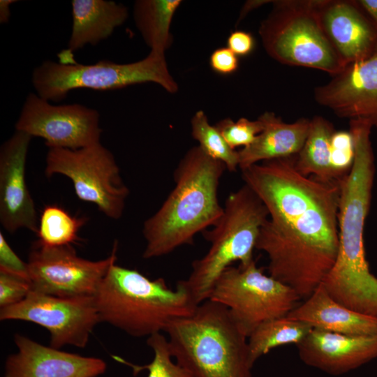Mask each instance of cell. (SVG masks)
Here are the masks:
<instances>
[{
    "instance_id": "obj_25",
    "label": "cell",
    "mask_w": 377,
    "mask_h": 377,
    "mask_svg": "<svg viewBox=\"0 0 377 377\" xmlns=\"http://www.w3.org/2000/svg\"><path fill=\"white\" fill-rule=\"evenodd\" d=\"M86 222L85 217H76L59 205H47L38 220L37 241L47 246L71 245L80 239L77 233Z\"/></svg>"
},
{
    "instance_id": "obj_20",
    "label": "cell",
    "mask_w": 377,
    "mask_h": 377,
    "mask_svg": "<svg viewBox=\"0 0 377 377\" xmlns=\"http://www.w3.org/2000/svg\"><path fill=\"white\" fill-rule=\"evenodd\" d=\"M258 119L263 123V131L250 145L238 151L241 170L265 161L297 155L306 139L311 121L301 118L286 123L270 112L263 113Z\"/></svg>"
},
{
    "instance_id": "obj_19",
    "label": "cell",
    "mask_w": 377,
    "mask_h": 377,
    "mask_svg": "<svg viewBox=\"0 0 377 377\" xmlns=\"http://www.w3.org/2000/svg\"><path fill=\"white\" fill-rule=\"evenodd\" d=\"M287 316L307 323L314 329L330 332L348 335L377 334V317L342 305L327 293L323 283Z\"/></svg>"
},
{
    "instance_id": "obj_6",
    "label": "cell",
    "mask_w": 377,
    "mask_h": 377,
    "mask_svg": "<svg viewBox=\"0 0 377 377\" xmlns=\"http://www.w3.org/2000/svg\"><path fill=\"white\" fill-rule=\"evenodd\" d=\"M268 212L246 184L226 199L218 223L202 232L210 247L202 258L192 262L191 271L181 282L195 305L209 300L221 274L235 262L251 263L260 228Z\"/></svg>"
},
{
    "instance_id": "obj_18",
    "label": "cell",
    "mask_w": 377,
    "mask_h": 377,
    "mask_svg": "<svg viewBox=\"0 0 377 377\" xmlns=\"http://www.w3.org/2000/svg\"><path fill=\"white\" fill-rule=\"evenodd\" d=\"M297 347L305 364L339 376L377 358V334L348 335L313 328Z\"/></svg>"
},
{
    "instance_id": "obj_15",
    "label": "cell",
    "mask_w": 377,
    "mask_h": 377,
    "mask_svg": "<svg viewBox=\"0 0 377 377\" xmlns=\"http://www.w3.org/2000/svg\"><path fill=\"white\" fill-rule=\"evenodd\" d=\"M31 137L15 131L0 148V223L10 233L24 228L36 233L38 217L26 181Z\"/></svg>"
},
{
    "instance_id": "obj_29",
    "label": "cell",
    "mask_w": 377,
    "mask_h": 377,
    "mask_svg": "<svg viewBox=\"0 0 377 377\" xmlns=\"http://www.w3.org/2000/svg\"><path fill=\"white\" fill-rule=\"evenodd\" d=\"M354 157V142L350 131H335L331 142V167L337 180L349 172Z\"/></svg>"
},
{
    "instance_id": "obj_35",
    "label": "cell",
    "mask_w": 377,
    "mask_h": 377,
    "mask_svg": "<svg viewBox=\"0 0 377 377\" xmlns=\"http://www.w3.org/2000/svg\"><path fill=\"white\" fill-rule=\"evenodd\" d=\"M357 2L377 26V0H359Z\"/></svg>"
},
{
    "instance_id": "obj_1",
    "label": "cell",
    "mask_w": 377,
    "mask_h": 377,
    "mask_svg": "<svg viewBox=\"0 0 377 377\" xmlns=\"http://www.w3.org/2000/svg\"><path fill=\"white\" fill-rule=\"evenodd\" d=\"M296 156L241 170L269 214L256 249L267 254L268 274L304 300L323 283L337 255L340 187L339 181L301 174Z\"/></svg>"
},
{
    "instance_id": "obj_28",
    "label": "cell",
    "mask_w": 377,
    "mask_h": 377,
    "mask_svg": "<svg viewBox=\"0 0 377 377\" xmlns=\"http://www.w3.org/2000/svg\"><path fill=\"white\" fill-rule=\"evenodd\" d=\"M215 127L228 145L235 150L238 147L250 145L263 129V123L259 119L252 121L245 117L236 121L226 118L219 121Z\"/></svg>"
},
{
    "instance_id": "obj_36",
    "label": "cell",
    "mask_w": 377,
    "mask_h": 377,
    "mask_svg": "<svg viewBox=\"0 0 377 377\" xmlns=\"http://www.w3.org/2000/svg\"><path fill=\"white\" fill-rule=\"evenodd\" d=\"M17 1L13 0H1L0 1V22L6 23L8 22L10 16V6Z\"/></svg>"
},
{
    "instance_id": "obj_24",
    "label": "cell",
    "mask_w": 377,
    "mask_h": 377,
    "mask_svg": "<svg viewBox=\"0 0 377 377\" xmlns=\"http://www.w3.org/2000/svg\"><path fill=\"white\" fill-rule=\"evenodd\" d=\"M313 327L307 323L283 316L267 320L248 337L250 360L254 365L263 355L279 346L302 342Z\"/></svg>"
},
{
    "instance_id": "obj_26",
    "label": "cell",
    "mask_w": 377,
    "mask_h": 377,
    "mask_svg": "<svg viewBox=\"0 0 377 377\" xmlns=\"http://www.w3.org/2000/svg\"><path fill=\"white\" fill-rule=\"evenodd\" d=\"M191 134L199 142V147L209 156L221 161L229 172H235L239 168L238 151L232 149L226 142L220 132L208 121L202 110L197 111L191 121Z\"/></svg>"
},
{
    "instance_id": "obj_7",
    "label": "cell",
    "mask_w": 377,
    "mask_h": 377,
    "mask_svg": "<svg viewBox=\"0 0 377 377\" xmlns=\"http://www.w3.org/2000/svg\"><path fill=\"white\" fill-rule=\"evenodd\" d=\"M259 35L267 53L288 66L320 70L334 76L346 66L328 39L316 0L273 1Z\"/></svg>"
},
{
    "instance_id": "obj_16",
    "label": "cell",
    "mask_w": 377,
    "mask_h": 377,
    "mask_svg": "<svg viewBox=\"0 0 377 377\" xmlns=\"http://www.w3.org/2000/svg\"><path fill=\"white\" fill-rule=\"evenodd\" d=\"M321 25L346 65L377 50V26L357 1L316 0Z\"/></svg>"
},
{
    "instance_id": "obj_21",
    "label": "cell",
    "mask_w": 377,
    "mask_h": 377,
    "mask_svg": "<svg viewBox=\"0 0 377 377\" xmlns=\"http://www.w3.org/2000/svg\"><path fill=\"white\" fill-rule=\"evenodd\" d=\"M73 26L68 48L61 53L68 56L87 44L96 45L109 38L128 17V8L121 3L105 0H73Z\"/></svg>"
},
{
    "instance_id": "obj_9",
    "label": "cell",
    "mask_w": 377,
    "mask_h": 377,
    "mask_svg": "<svg viewBox=\"0 0 377 377\" xmlns=\"http://www.w3.org/2000/svg\"><path fill=\"white\" fill-rule=\"evenodd\" d=\"M209 300L226 306L247 337L263 323L287 316L301 300L290 287L265 274L254 260L228 267Z\"/></svg>"
},
{
    "instance_id": "obj_4",
    "label": "cell",
    "mask_w": 377,
    "mask_h": 377,
    "mask_svg": "<svg viewBox=\"0 0 377 377\" xmlns=\"http://www.w3.org/2000/svg\"><path fill=\"white\" fill-rule=\"evenodd\" d=\"M164 332L172 357L193 377H252L248 337L223 305L207 300Z\"/></svg>"
},
{
    "instance_id": "obj_17",
    "label": "cell",
    "mask_w": 377,
    "mask_h": 377,
    "mask_svg": "<svg viewBox=\"0 0 377 377\" xmlns=\"http://www.w3.org/2000/svg\"><path fill=\"white\" fill-rule=\"evenodd\" d=\"M17 353L7 357L4 377H97L105 373V362L40 344L16 334Z\"/></svg>"
},
{
    "instance_id": "obj_34",
    "label": "cell",
    "mask_w": 377,
    "mask_h": 377,
    "mask_svg": "<svg viewBox=\"0 0 377 377\" xmlns=\"http://www.w3.org/2000/svg\"><path fill=\"white\" fill-rule=\"evenodd\" d=\"M269 2H272V1H268V0L246 1L243 5L240 10L239 16L237 19V23H239L241 20H242L246 17V15L249 14L251 11Z\"/></svg>"
},
{
    "instance_id": "obj_30",
    "label": "cell",
    "mask_w": 377,
    "mask_h": 377,
    "mask_svg": "<svg viewBox=\"0 0 377 377\" xmlns=\"http://www.w3.org/2000/svg\"><path fill=\"white\" fill-rule=\"evenodd\" d=\"M32 290L29 280L0 272V307L16 304Z\"/></svg>"
},
{
    "instance_id": "obj_14",
    "label": "cell",
    "mask_w": 377,
    "mask_h": 377,
    "mask_svg": "<svg viewBox=\"0 0 377 377\" xmlns=\"http://www.w3.org/2000/svg\"><path fill=\"white\" fill-rule=\"evenodd\" d=\"M332 77L314 89L316 101L339 117L365 121L377 129V50Z\"/></svg>"
},
{
    "instance_id": "obj_31",
    "label": "cell",
    "mask_w": 377,
    "mask_h": 377,
    "mask_svg": "<svg viewBox=\"0 0 377 377\" xmlns=\"http://www.w3.org/2000/svg\"><path fill=\"white\" fill-rule=\"evenodd\" d=\"M0 272L29 281L28 263L24 262L16 254L1 232H0Z\"/></svg>"
},
{
    "instance_id": "obj_11",
    "label": "cell",
    "mask_w": 377,
    "mask_h": 377,
    "mask_svg": "<svg viewBox=\"0 0 377 377\" xmlns=\"http://www.w3.org/2000/svg\"><path fill=\"white\" fill-rule=\"evenodd\" d=\"M118 243L100 260L77 256L71 245L47 246L36 241L27 261L32 290L61 297H94L110 266L117 261Z\"/></svg>"
},
{
    "instance_id": "obj_5",
    "label": "cell",
    "mask_w": 377,
    "mask_h": 377,
    "mask_svg": "<svg viewBox=\"0 0 377 377\" xmlns=\"http://www.w3.org/2000/svg\"><path fill=\"white\" fill-rule=\"evenodd\" d=\"M94 298L101 322L135 337L162 333L172 321L190 316L197 306L181 281L170 288L163 278L151 280L116 263Z\"/></svg>"
},
{
    "instance_id": "obj_23",
    "label": "cell",
    "mask_w": 377,
    "mask_h": 377,
    "mask_svg": "<svg viewBox=\"0 0 377 377\" xmlns=\"http://www.w3.org/2000/svg\"><path fill=\"white\" fill-rule=\"evenodd\" d=\"M181 0H138L133 6L135 26L150 51L165 52L172 43L171 23Z\"/></svg>"
},
{
    "instance_id": "obj_12",
    "label": "cell",
    "mask_w": 377,
    "mask_h": 377,
    "mask_svg": "<svg viewBox=\"0 0 377 377\" xmlns=\"http://www.w3.org/2000/svg\"><path fill=\"white\" fill-rule=\"evenodd\" d=\"M1 320L38 324L50 333V346L84 348L101 322L94 297H61L31 290L20 302L1 308Z\"/></svg>"
},
{
    "instance_id": "obj_22",
    "label": "cell",
    "mask_w": 377,
    "mask_h": 377,
    "mask_svg": "<svg viewBox=\"0 0 377 377\" xmlns=\"http://www.w3.org/2000/svg\"><path fill=\"white\" fill-rule=\"evenodd\" d=\"M333 125L320 116L310 121L309 133L295 166L303 175L325 182H337L331 167V142L334 133Z\"/></svg>"
},
{
    "instance_id": "obj_3",
    "label": "cell",
    "mask_w": 377,
    "mask_h": 377,
    "mask_svg": "<svg viewBox=\"0 0 377 377\" xmlns=\"http://www.w3.org/2000/svg\"><path fill=\"white\" fill-rule=\"evenodd\" d=\"M226 167L199 147H191L174 171L175 186L160 208L143 223L142 258L161 257L216 225L223 213L218 198Z\"/></svg>"
},
{
    "instance_id": "obj_10",
    "label": "cell",
    "mask_w": 377,
    "mask_h": 377,
    "mask_svg": "<svg viewBox=\"0 0 377 377\" xmlns=\"http://www.w3.org/2000/svg\"><path fill=\"white\" fill-rule=\"evenodd\" d=\"M45 173L68 177L80 200L95 205L111 219L121 217L129 190L114 155L101 142L77 149L48 148Z\"/></svg>"
},
{
    "instance_id": "obj_2",
    "label": "cell",
    "mask_w": 377,
    "mask_h": 377,
    "mask_svg": "<svg viewBox=\"0 0 377 377\" xmlns=\"http://www.w3.org/2000/svg\"><path fill=\"white\" fill-rule=\"evenodd\" d=\"M371 128L363 121L350 123L355 157L350 170L339 180V247L323 285L342 305L377 317V276L370 271L364 242L375 175Z\"/></svg>"
},
{
    "instance_id": "obj_8",
    "label": "cell",
    "mask_w": 377,
    "mask_h": 377,
    "mask_svg": "<svg viewBox=\"0 0 377 377\" xmlns=\"http://www.w3.org/2000/svg\"><path fill=\"white\" fill-rule=\"evenodd\" d=\"M31 82L40 97L54 102L62 101L77 89L105 91L153 82L175 94L179 87L169 72L165 53L154 51L129 64L102 60L84 65L45 61L34 70Z\"/></svg>"
},
{
    "instance_id": "obj_32",
    "label": "cell",
    "mask_w": 377,
    "mask_h": 377,
    "mask_svg": "<svg viewBox=\"0 0 377 377\" xmlns=\"http://www.w3.org/2000/svg\"><path fill=\"white\" fill-rule=\"evenodd\" d=\"M239 64L238 57L227 47L216 49L209 57L211 68L221 75H229L236 72Z\"/></svg>"
},
{
    "instance_id": "obj_27",
    "label": "cell",
    "mask_w": 377,
    "mask_h": 377,
    "mask_svg": "<svg viewBox=\"0 0 377 377\" xmlns=\"http://www.w3.org/2000/svg\"><path fill=\"white\" fill-rule=\"evenodd\" d=\"M147 343L153 351V359L143 366L127 363L134 374L147 370V377H193L186 369L173 362L168 339L161 332L149 337Z\"/></svg>"
},
{
    "instance_id": "obj_13",
    "label": "cell",
    "mask_w": 377,
    "mask_h": 377,
    "mask_svg": "<svg viewBox=\"0 0 377 377\" xmlns=\"http://www.w3.org/2000/svg\"><path fill=\"white\" fill-rule=\"evenodd\" d=\"M15 127L44 139L48 148L89 147L99 143L102 133L96 110L77 103L52 105L34 93L27 96Z\"/></svg>"
},
{
    "instance_id": "obj_33",
    "label": "cell",
    "mask_w": 377,
    "mask_h": 377,
    "mask_svg": "<svg viewBox=\"0 0 377 377\" xmlns=\"http://www.w3.org/2000/svg\"><path fill=\"white\" fill-rule=\"evenodd\" d=\"M227 47L237 57H244L251 54L255 47L253 35L246 31H232L227 38Z\"/></svg>"
}]
</instances>
